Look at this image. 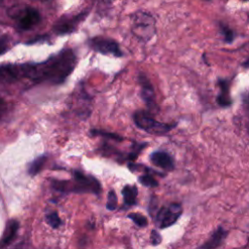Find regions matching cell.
Segmentation results:
<instances>
[{
    "mask_svg": "<svg viewBox=\"0 0 249 249\" xmlns=\"http://www.w3.org/2000/svg\"><path fill=\"white\" fill-rule=\"evenodd\" d=\"M133 120L135 124L145 130L148 133L151 134H156V135H160L168 132L171 130L174 126V124H165V123H160L156 121L154 118H152L150 115L143 111H137L135 112L133 116Z\"/></svg>",
    "mask_w": 249,
    "mask_h": 249,
    "instance_id": "4",
    "label": "cell"
},
{
    "mask_svg": "<svg viewBox=\"0 0 249 249\" xmlns=\"http://www.w3.org/2000/svg\"><path fill=\"white\" fill-rule=\"evenodd\" d=\"M7 109H8V104L6 100L2 96H0V119L4 117V115L7 112Z\"/></svg>",
    "mask_w": 249,
    "mask_h": 249,
    "instance_id": "23",
    "label": "cell"
},
{
    "mask_svg": "<svg viewBox=\"0 0 249 249\" xmlns=\"http://www.w3.org/2000/svg\"><path fill=\"white\" fill-rule=\"evenodd\" d=\"M87 13H80L77 15H67L59 18L53 26V31L56 35L70 34L76 30L79 24L86 18Z\"/></svg>",
    "mask_w": 249,
    "mask_h": 249,
    "instance_id": "7",
    "label": "cell"
},
{
    "mask_svg": "<svg viewBox=\"0 0 249 249\" xmlns=\"http://www.w3.org/2000/svg\"><path fill=\"white\" fill-rule=\"evenodd\" d=\"M47 161V157L46 156H40L38 157L37 159H35L29 165V168H28V173L30 175H36L38 174L41 169L43 168V166L45 165Z\"/></svg>",
    "mask_w": 249,
    "mask_h": 249,
    "instance_id": "15",
    "label": "cell"
},
{
    "mask_svg": "<svg viewBox=\"0 0 249 249\" xmlns=\"http://www.w3.org/2000/svg\"><path fill=\"white\" fill-rule=\"evenodd\" d=\"M131 30L139 40L149 41L156 33L155 18L146 12H136L132 17Z\"/></svg>",
    "mask_w": 249,
    "mask_h": 249,
    "instance_id": "3",
    "label": "cell"
},
{
    "mask_svg": "<svg viewBox=\"0 0 249 249\" xmlns=\"http://www.w3.org/2000/svg\"><path fill=\"white\" fill-rule=\"evenodd\" d=\"M122 193H123V196L125 204L127 205L135 204L136 197H137V188L135 186L126 185L125 187H124Z\"/></svg>",
    "mask_w": 249,
    "mask_h": 249,
    "instance_id": "14",
    "label": "cell"
},
{
    "mask_svg": "<svg viewBox=\"0 0 249 249\" xmlns=\"http://www.w3.org/2000/svg\"><path fill=\"white\" fill-rule=\"evenodd\" d=\"M46 221L53 229L58 228L61 224V221H60L57 213H55V212H52V213L48 214L46 217Z\"/></svg>",
    "mask_w": 249,
    "mask_h": 249,
    "instance_id": "19",
    "label": "cell"
},
{
    "mask_svg": "<svg viewBox=\"0 0 249 249\" xmlns=\"http://www.w3.org/2000/svg\"><path fill=\"white\" fill-rule=\"evenodd\" d=\"M206 1H209V0H206Z\"/></svg>",
    "mask_w": 249,
    "mask_h": 249,
    "instance_id": "25",
    "label": "cell"
},
{
    "mask_svg": "<svg viewBox=\"0 0 249 249\" xmlns=\"http://www.w3.org/2000/svg\"><path fill=\"white\" fill-rule=\"evenodd\" d=\"M218 86L220 88V92L217 96V102L220 106L226 107L231 104V99L230 96V88L227 80H219Z\"/></svg>",
    "mask_w": 249,
    "mask_h": 249,
    "instance_id": "13",
    "label": "cell"
},
{
    "mask_svg": "<svg viewBox=\"0 0 249 249\" xmlns=\"http://www.w3.org/2000/svg\"><path fill=\"white\" fill-rule=\"evenodd\" d=\"M117 204H118V198H117V195L115 193V191H110L108 193L107 196V203H106V207L109 210H115L117 208Z\"/></svg>",
    "mask_w": 249,
    "mask_h": 249,
    "instance_id": "18",
    "label": "cell"
},
{
    "mask_svg": "<svg viewBox=\"0 0 249 249\" xmlns=\"http://www.w3.org/2000/svg\"><path fill=\"white\" fill-rule=\"evenodd\" d=\"M12 46V39L8 34H0V55L7 53Z\"/></svg>",
    "mask_w": 249,
    "mask_h": 249,
    "instance_id": "16",
    "label": "cell"
},
{
    "mask_svg": "<svg viewBox=\"0 0 249 249\" xmlns=\"http://www.w3.org/2000/svg\"><path fill=\"white\" fill-rule=\"evenodd\" d=\"M89 47L103 54H111L114 56H122V51L117 41L114 39L103 37V36H96L91 38L89 42Z\"/></svg>",
    "mask_w": 249,
    "mask_h": 249,
    "instance_id": "8",
    "label": "cell"
},
{
    "mask_svg": "<svg viewBox=\"0 0 249 249\" xmlns=\"http://www.w3.org/2000/svg\"><path fill=\"white\" fill-rule=\"evenodd\" d=\"M10 16L16 19V23L18 29L27 31L37 26L41 20V15L35 8L25 7L18 11L13 12Z\"/></svg>",
    "mask_w": 249,
    "mask_h": 249,
    "instance_id": "5",
    "label": "cell"
},
{
    "mask_svg": "<svg viewBox=\"0 0 249 249\" xmlns=\"http://www.w3.org/2000/svg\"><path fill=\"white\" fill-rule=\"evenodd\" d=\"M221 33L226 42L231 43L233 40V31L229 26L221 24Z\"/></svg>",
    "mask_w": 249,
    "mask_h": 249,
    "instance_id": "21",
    "label": "cell"
},
{
    "mask_svg": "<svg viewBox=\"0 0 249 249\" xmlns=\"http://www.w3.org/2000/svg\"><path fill=\"white\" fill-rule=\"evenodd\" d=\"M242 1H249V0H242Z\"/></svg>",
    "mask_w": 249,
    "mask_h": 249,
    "instance_id": "24",
    "label": "cell"
},
{
    "mask_svg": "<svg viewBox=\"0 0 249 249\" xmlns=\"http://www.w3.org/2000/svg\"><path fill=\"white\" fill-rule=\"evenodd\" d=\"M127 217L132 220L138 227H145L148 224V220L140 213H129Z\"/></svg>",
    "mask_w": 249,
    "mask_h": 249,
    "instance_id": "17",
    "label": "cell"
},
{
    "mask_svg": "<svg viewBox=\"0 0 249 249\" xmlns=\"http://www.w3.org/2000/svg\"><path fill=\"white\" fill-rule=\"evenodd\" d=\"M1 1H2V0H0V2H1Z\"/></svg>",
    "mask_w": 249,
    "mask_h": 249,
    "instance_id": "26",
    "label": "cell"
},
{
    "mask_svg": "<svg viewBox=\"0 0 249 249\" xmlns=\"http://www.w3.org/2000/svg\"><path fill=\"white\" fill-rule=\"evenodd\" d=\"M75 65L74 52L66 49L40 63L13 64V78L15 83L26 79L36 83L49 82L58 85L66 80Z\"/></svg>",
    "mask_w": 249,
    "mask_h": 249,
    "instance_id": "1",
    "label": "cell"
},
{
    "mask_svg": "<svg viewBox=\"0 0 249 249\" xmlns=\"http://www.w3.org/2000/svg\"><path fill=\"white\" fill-rule=\"evenodd\" d=\"M227 234H228L227 231H225L222 227L218 228L214 232H212L210 237L200 246L199 249H215V248H217L218 246H220L223 243Z\"/></svg>",
    "mask_w": 249,
    "mask_h": 249,
    "instance_id": "11",
    "label": "cell"
},
{
    "mask_svg": "<svg viewBox=\"0 0 249 249\" xmlns=\"http://www.w3.org/2000/svg\"><path fill=\"white\" fill-rule=\"evenodd\" d=\"M18 230V221L10 220L7 223L3 236L0 239V249H4L6 246H8L13 241V239L15 238V236L17 234Z\"/></svg>",
    "mask_w": 249,
    "mask_h": 249,
    "instance_id": "12",
    "label": "cell"
},
{
    "mask_svg": "<svg viewBox=\"0 0 249 249\" xmlns=\"http://www.w3.org/2000/svg\"><path fill=\"white\" fill-rule=\"evenodd\" d=\"M139 182L146 186V187H157L159 185L158 181L151 175L149 174H145V175H142L139 177Z\"/></svg>",
    "mask_w": 249,
    "mask_h": 249,
    "instance_id": "20",
    "label": "cell"
},
{
    "mask_svg": "<svg viewBox=\"0 0 249 249\" xmlns=\"http://www.w3.org/2000/svg\"><path fill=\"white\" fill-rule=\"evenodd\" d=\"M74 182L69 181H54L53 188L60 192H75V193H86L90 192L99 194L101 191L99 182L91 177L85 175L82 172L74 171L73 173Z\"/></svg>",
    "mask_w": 249,
    "mask_h": 249,
    "instance_id": "2",
    "label": "cell"
},
{
    "mask_svg": "<svg viewBox=\"0 0 249 249\" xmlns=\"http://www.w3.org/2000/svg\"><path fill=\"white\" fill-rule=\"evenodd\" d=\"M161 241V236L160 235V233L157 231H151V242L153 245H158L160 244Z\"/></svg>",
    "mask_w": 249,
    "mask_h": 249,
    "instance_id": "22",
    "label": "cell"
},
{
    "mask_svg": "<svg viewBox=\"0 0 249 249\" xmlns=\"http://www.w3.org/2000/svg\"><path fill=\"white\" fill-rule=\"evenodd\" d=\"M183 212L182 205L178 202H172L161 207L156 216V225L160 229H165L177 222Z\"/></svg>",
    "mask_w": 249,
    "mask_h": 249,
    "instance_id": "6",
    "label": "cell"
},
{
    "mask_svg": "<svg viewBox=\"0 0 249 249\" xmlns=\"http://www.w3.org/2000/svg\"><path fill=\"white\" fill-rule=\"evenodd\" d=\"M138 81H139V85L141 88V95H142L143 100L145 101L146 105L150 109H155L156 108V101H155L156 96H155V91H154L151 82L143 73H141L139 75Z\"/></svg>",
    "mask_w": 249,
    "mask_h": 249,
    "instance_id": "9",
    "label": "cell"
},
{
    "mask_svg": "<svg viewBox=\"0 0 249 249\" xmlns=\"http://www.w3.org/2000/svg\"><path fill=\"white\" fill-rule=\"evenodd\" d=\"M151 161L158 167L166 171H171L174 168V161L172 157L163 151H156L150 157Z\"/></svg>",
    "mask_w": 249,
    "mask_h": 249,
    "instance_id": "10",
    "label": "cell"
}]
</instances>
